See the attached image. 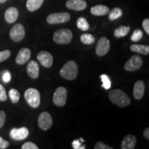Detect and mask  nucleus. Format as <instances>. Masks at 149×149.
Returning <instances> with one entry per match:
<instances>
[{
  "mask_svg": "<svg viewBox=\"0 0 149 149\" xmlns=\"http://www.w3.org/2000/svg\"><path fill=\"white\" fill-rule=\"evenodd\" d=\"M24 98L31 107L35 109L40 105V93L37 89L28 88L24 93Z\"/></svg>",
  "mask_w": 149,
  "mask_h": 149,
  "instance_id": "4",
  "label": "nucleus"
},
{
  "mask_svg": "<svg viewBox=\"0 0 149 149\" xmlns=\"http://www.w3.org/2000/svg\"><path fill=\"white\" fill-rule=\"evenodd\" d=\"M9 97L13 103H17L20 99V93L16 89L12 88L9 91Z\"/></svg>",
  "mask_w": 149,
  "mask_h": 149,
  "instance_id": "25",
  "label": "nucleus"
},
{
  "mask_svg": "<svg viewBox=\"0 0 149 149\" xmlns=\"http://www.w3.org/2000/svg\"><path fill=\"white\" fill-rule=\"evenodd\" d=\"M11 52L9 50H5V51H0V63L6 60L10 56Z\"/></svg>",
  "mask_w": 149,
  "mask_h": 149,
  "instance_id": "29",
  "label": "nucleus"
},
{
  "mask_svg": "<svg viewBox=\"0 0 149 149\" xmlns=\"http://www.w3.org/2000/svg\"><path fill=\"white\" fill-rule=\"evenodd\" d=\"M53 124V119L48 112H42L38 118V126L40 129L47 130Z\"/></svg>",
  "mask_w": 149,
  "mask_h": 149,
  "instance_id": "9",
  "label": "nucleus"
},
{
  "mask_svg": "<svg viewBox=\"0 0 149 149\" xmlns=\"http://www.w3.org/2000/svg\"><path fill=\"white\" fill-rule=\"evenodd\" d=\"M78 72V66L74 61L66 62L61 68L59 74L64 79L73 80L76 78Z\"/></svg>",
  "mask_w": 149,
  "mask_h": 149,
  "instance_id": "2",
  "label": "nucleus"
},
{
  "mask_svg": "<svg viewBox=\"0 0 149 149\" xmlns=\"http://www.w3.org/2000/svg\"><path fill=\"white\" fill-rule=\"evenodd\" d=\"M6 1H7V0H0V3H5Z\"/></svg>",
  "mask_w": 149,
  "mask_h": 149,
  "instance_id": "40",
  "label": "nucleus"
},
{
  "mask_svg": "<svg viewBox=\"0 0 149 149\" xmlns=\"http://www.w3.org/2000/svg\"><path fill=\"white\" fill-rule=\"evenodd\" d=\"M130 31V27L126 26H120L115 30L114 35L116 37H122L128 34Z\"/></svg>",
  "mask_w": 149,
  "mask_h": 149,
  "instance_id": "22",
  "label": "nucleus"
},
{
  "mask_svg": "<svg viewBox=\"0 0 149 149\" xmlns=\"http://www.w3.org/2000/svg\"><path fill=\"white\" fill-rule=\"evenodd\" d=\"M145 91L144 82L141 80L137 81L133 87V96L136 100H139L142 99Z\"/></svg>",
  "mask_w": 149,
  "mask_h": 149,
  "instance_id": "17",
  "label": "nucleus"
},
{
  "mask_svg": "<svg viewBox=\"0 0 149 149\" xmlns=\"http://www.w3.org/2000/svg\"><path fill=\"white\" fill-rule=\"evenodd\" d=\"M19 16V11L15 7H10L5 12V20L9 24H13L17 19Z\"/></svg>",
  "mask_w": 149,
  "mask_h": 149,
  "instance_id": "18",
  "label": "nucleus"
},
{
  "mask_svg": "<svg viewBox=\"0 0 149 149\" xmlns=\"http://www.w3.org/2000/svg\"><path fill=\"white\" fill-rule=\"evenodd\" d=\"M9 146V142L0 137V149L7 148Z\"/></svg>",
  "mask_w": 149,
  "mask_h": 149,
  "instance_id": "35",
  "label": "nucleus"
},
{
  "mask_svg": "<svg viewBox=\"0 0 149 149\" xmlns=\"http://www.w3.org/2000/svg\"><path fill=\"white\" fill-rule=\"evenodd\" d=\"M100 78H101L102 81V87L105 88L106 90H109L111 87V81L110 77L107 74H103L100 75Z\"/></svg>",
  "mask_w": 149,
  "mask_h": 149,
  "instance_id": "27",
  "label": "nucleus"
},
{
  "mask_svg": "<svg viewBox=\"0 0 149 149\" xmlns=\"http://www.w3.org/2000/svg\"><path fill=\"white\" fill-rule=\"evenodd\" d=\"M29 135V130L26 127H22L19 128H14L10 130V135L11 138L17 141L25 139Z\"/></svg>",
  "mask_w": 149,
  "mask_h": 149,
  "instance_id": "12",
  "label": "nucleus"
},
{
  "mask_svg": "<svg viewBox=\"0 0 149 149\" xmlns=\"http://www.w3.org/2000/svg\"><path fill=\"white\" fill-rule=\"evenodd\" d=\"M143 37V32L139 29H137L134 31L133 35L130 37V40L133 42H138Z\"/></svg>",
  "mask_w": 149,
  "mask_h": 149,
  "instance_id": "28",
  "label": "nucleus"
},
{
  "mask_svg": "<svg viewBox=\"0 0 149 149\" xmlns=\"http://www.w3.org/2000/svg\"><path fill=\"white\" fill-rule=\"evenodd\" d=\"M142 64V58L138 55H135L126 61L124 68L127 71H135L141 68Z\"/></svg>",
  "mask_w": 149,
  "mask_h": 149,
  "instance_id": "7",
  "label": "nucleus"
},
{
  "mask_svg": "<svg viewBox=\"0 0 149 149\" xmlns=\"http://www.w3.org/2000/svg\"><path fill=\"white\" fill-rule=\"evenodd\" d=\"M7 100V95L5 88L0 84V101L4 102Z\"/></svg>",
  "mask_w": 149,
  "mask_h": 149,
  "instance_id": "33",
  "label": "nucleus"
},
{
  "mask_svg": "<svg viewBox=\"0 0 149 149\" xmlns=\"http://www.w3.org/2000/svg\"><path fill=\"white\" fill-rule=\"evenodd\" d=\"M79 141H81V142H84V139L83 138H81V137H80V138H79Z\"/></svg>",
  "mask_w": 149,
  "mask_h": 149,
  "instance_id": "39",
  "label": "nucleus"
},
{
  "mask_svg": "<svg viewBox=\"0 0 149 149\" xmlns=\"http://www.w3.org/2000/svg\"><path fill=\"white\" fill-rule=\"evenodd\" d=\"M143 134H144V136L145 138L148 139H149V128H146V129L144 130V133H143Z\"/></svg>",
  "mask_w": 149,
  "mask_h": 149,
  "instance_id": "38",
  "label": "nucleus"
},
{
  "mask_svg": "<svg viewBox=\"0 0 149 149\" xmlns=\"http://www.w3.org/2000/svg\"><path fill=\"white\" fill-rule=\"evenodd\" d=\"M91 13L93 15L102 16L106 15L109 13V8L104 5H97L91 8Z\"/></svg>",
  "mask_w": 149,
  "mask_h": 149,
  "instance_id": "19",
  "label": "nucleus"
},
{
  "mask_svg": "<svg viewBox=\"0 0 149 149\" xmlns=\"http://www.w3.org/2000/svg\"><path fill=\"white\" fill-rule=\"evenodd\" d=\"M25 36V29L21 24H17L12 28L10 31V37L14 42H18L22 41Z\"/></svg>",
  "mask_w": 149,
  "mask_h": 149,
  "instance_id": "8",
  "label": "nucleus"
},
{
  "mask_svg": "<svg viewBox=\"0 0 149 149\" xmlns=\"http://www.w3.org/2000/svg\"><path fill=\"white\" fill-rule=\"evenodd\" d=\"M77 26L78 29L83 31H88L89 28H90V25H89L88 22L86 21V19L84 17L78 18L77 21Z\"/></svg>",
  "mask_w": 149,
  "mask_h": 149,
  "instance_id": "24",
  "label": "nucleus"
},
{
  "mask_svg": "<svg viewBox=\"0 0 149 149\" xmlns=\"http://www.w3.org/2000/svg\"><path fill=\"white\" fill-rule=\"evenodd\" d=\"M130 50L132 51L142 55H148L149 54V46L143 44H133L130 46Z\"/></svg>",
  "mask_w": 149,
  "mask_h": 149,
  "instance_id": "20",
  "label": "nucleus"
},
{
  "mask_svg": "<svg viewBox=\"0 0 149 149\" xmlns=\"http://www.w3.org/2000/svg\"><path fill=\"white\" fill-rule=\"evenodd\" d=\"M72 33L69 29H59L54 33L53 40L58 44H68L72 41Z\"/></svg>",
  "mask_w": 149,
  "mask_h": 149,
  "instance_id": "3",
  "label": "nucleus"
},
{
  "mask_svg": "<svg viewBox=\"0 0 149 149\" xmlns=\"http://www.w3.org/2000/svg\"><path fill=\"white\" fill-rule=\"evenodd\" d=\"M44 0H27L26 8L29 11L33 12L42 6Z\"/></svg>",
  "mask_w": 149,
  "mask_h": 149,
  "instance_id": "21",
  "label": "nucleus"
},
{
  "mask_svg": "<svg viewBox=\"0 0 149 149\" xmlns=\"http://www.w3.org/2000/svg\"><path fill=\"white\" fill-rule=\"evenodd\" d=\"M72 148L74 149H85L86 146L85 145H82L81 143L80 142L79 139H75L72 142Z\"/></svg>",
  "mask_w": 149,
  "mask_h": 149,
  "instance_id": "32",
  "label": "nucleus"
},
{
  "mask_svg": "<svg viewBox=\"0 0 149 149\" xmlns=\"http://www.w3.org/2000/svg\"><path fill=\"white\" fill-rule=\"evenodd\" d=\"M2 79H3V81H4L5 83L9 82V81H10V79H11V76H10V72H9L8 71H5L4 73L3 74Z\"/></svg>",
  "mask_w": 149,
  "mask_h": 149,
  "instance_id": "37",
  "label": "nucleus"
},
{
  "mask_svg": "<svg viewBox=\"0 0 149 149\" xmlns=\"http://www.w3.org/2000/svg\"><path fill=\"white\" fill-rule=\"evenodd\" d=\"M80 40L84 44H92L95 42V37L92 35L86 33L81 35Z\"/></svg>",
  "mask_w": 149,
  "mask_h": 149,
  "instance_id": "26",
  "label": "nucleus"
},
{
  "mask_svg": "<svg viewBox=\"0 0 149 149\" xmlns=\"http://www.w3.org/2000/svg\"><path fill=\"white\" fill-rule=\"evenodd\" d=\"M66 7L72 10L80 11L86 8L87 3L84 0H68L66 3Z\"/></svg>",
  "mask_w": 149,
  "mask_h": 149,
  "instance_id": "14",
  "label": "nucleus"
},
{
  "mask_svg": "<svg viewBox=\"0 0 149 149\" xmlns=\"http://www.w3.org/2000/svg\"><path fill=\"white\" fill-rule=\"evenodd\" d=\"M39 147L37 146L34 143L31 142V141H28V142L24 143L22 145V149H38Z\"/></svg>",
  "mask_w": 149,
  "mask_h": 149,
  "instance_id": "31",
  "label": "nucleus"
},
{
  "mask_svg": "<svg viewBox=\"0 0 149 149\" xmlns=\"http://www.w3.org/2000/svg\"><path fill=\"white\" fill-rule=\"evenodd\" d=\"M31 52L29 48H23L19 51V53L17 55L15 61L17 64L19 65H23L28 62L31 58Z\"/></svg>",
  "mask_w": 149,
  "mask_h": 149,
  "instance_id": "13",
  "label": "nucleus"
},
{
  "mask_svg": "<svg viewBox=\"0 0 149 149\" xmlns=\"http://www.w3.org/2000/svg\"><path fill=\"white\" fill-rule=\"evenodd\" d=\"M37 60L45 68H51L53 63V57L49 52L41 51L37 56Z\"/></svg>",
  "mask_w": 149,
  "mask_h": 149,
  "instance_id": "11",
  "label": "nucleus"
},
{
  "mask_svg": "<svg viewBox=\"0 0 149 149\" xmlns=\"http://www.w3.org/2000/svg\"><path fill=\"white\" fill-rule=\"evenodd\" d=\"M70 18V14L68 13H57L49 15L46 18V22L50 24H62L69 21Z\"/></svg>",
  "mask_w": 149,
  "mask_h": 149,
  "instance_id": "6",
  "label": "nucleus"
},
{
  "mask_svg": "<svg viewBox=\"0 0 149 149\" xmlns=\"http://www.w3.org/2000/svg\"><path fill=\"white\" fill-rule=\"evenodd\" d=\"M95 149H113V147L104 144L102 141H97L95 145Z\"/></svg>",
  "mask_w": 149,
  "mask_h": 149,
  "instance_id": "30",
  "label": "nucleus"
},
{
  "mask_svg": "<svg viewBox=\"0 0 149 149\" xmlns=\"http://www.w3.org/2000/svg\"><path fill=\"white\" fill-rule=\"evenodd\" d=\"M67 99V90L64 87H58L53 95V102L57 107H64Z\"/></svg>",
  "mask_w": 149,
  "mask_h": 149,
  "instance_id": "5",
  "label": "nucleus"
},
{
  "mask_svg": "<svg viewBox=\"0 0 149 149\" xmlns=\"http://www.w3.org/2000/svg\"><path fill=\"white\" fill-rule=\"evenodd\" d=\"M137 139L133 135H127L124 137L121 143L122 149H134L135 148Z\"/></svg>",
  "mask_w": 149,
  "mask_h": 149,
  "instance_id": "16",
  "label": "nucleus"
},
{
  "mask_svg": "<svg viewBox=\"0 0 149 149\" xmlns=\"http://www.w3.org/2000/svg\"><path fill=\"white\" fill-rule=\"evenodd\" d=\"M109 19L111 21L117 19L121 17L123 15V11L120 8H115L113 10L109 11Z\"/></svg>",
  "mask_w": 149,
  "mask_h": 149,
  "instance_id": "23",
  "label": "nucleus"
},
{
  "mask_svg": "<svg viewBox=\"0 0 149 149\" xmlns=\"http://www.w3.org/2000/svg\"><path fill=\"white\" fill-rule=\"evenodd\" d=\"M109 97L112 103L118 106L119 107H127L130 103L129 97L120 89H115L110 91Z\"/></svg>",
  "mask_w": 149,
  "mask_h": 149,
  "instance_id": "1",
  "label": "nucleus"
},
{
  "mask_svg": "<svg viewBox=\"0 0 149 149\" xmlns=\"http://www.w3.org/2000/svg\"><path fill=\"white\" fill-rule=\"evenodd\" d=\"M6 122V114L3 111H0V128L4 125Z\"/></svg>",
  "mask_w": 149,
  "mask_h": 149,
  "instance_id": "34",
  "label": "nucleus"
},
{
  "mask_svg": "<svg viewBox=\"0 0 149 149\" xmlns=\"http://www.w3.org/2000/svg\"><path fill=\"white\" fill-rule=\"evenodd\" d=\"M142 27L146 31L147 35H149V19H145L142 22Z\"/></svg>",
  "mask_w": 149,
  "mask_h": 149,
  "instance_id": "36",
  "label": "nucleus"
},
{
  "mask_svg": "<svg viewBox=\"0 0 149 149\" xmlns=\"http://www.w3.org/2000/svg\"><path fill=\"white\" fill-rule=\"evenodd\" d=\"M27 74L32 79H37L40 74V66L34 60H31L27 65Z\"/></svg>",
  "mask_w": 149,
  "mask_h": 149,
  "instance_id": "15",
  "label": "nucleus"
},
{
  "mask_svg": "<svg viewBox=\"0 0 149 149\" xmlns=\"http://www.w3.org/2000/svg\"><path fill=\"white\" fill-rule=\"evenodd\" d=\"M110 42L107 37H102L97 44L95 52L98 56H104L107 55L110 50Z\"/></svg>",
  "mask_w": 149,
  "mask_h": 149,
  "instance_id": "10",
  "label": "nucleus"
}]
</instances>
